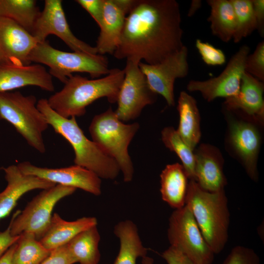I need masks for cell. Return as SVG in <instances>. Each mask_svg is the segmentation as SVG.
Instances as JSON below:
<instances>
[{
  "label": "cell",
  "mask_w": 264,
  "mask_h": 264,
  "mask_svg": "<svg viewBox=\"0 0 264 264\" xmlns=\"http://www.w3.org/2000/svg\"><path fill=\"white\" fill-rule=\"evenodd\" d=\"M183 34L176 0H135L113 55L117 59L156 64L183 47Z\"/></svg>",
  "instance_id": "1"
},
{
  "label": "cell",
  "mask_w": 264,
  "mask_h": 264,
  "mask_svg": "<svg viewBox=\"0 0 264 264\" xmlns=\"http://www.w3.org/2000/svg\"><path fill=\"white\" fill-rule=\"evenodd\" d=\"M124 78L123 69L116 68L110 69L105 76L91 80L72 75L60 91L47 99V102L65 118L82 116L87 107L99 98L106 97L110 103H116Z\"/></svg>",
  "instance_id": "2"
},
{
  "label": "cell",
  "mask_w": 264,
  "mask_h": 264,
  "mask_svg": "<svg viewBox=\"0 0 264 264\" xmlns=\"http://www.w3.org/2000/svg\"><path fill=\"white\" fill-rule=\"evenodd\" d=\"M37 107L48 125L72 146L75 154V165L91 171L100 178L113 180L116 178L120 171L116 162L87 137L75 117L67 118L60 115L49 106L47 99L38 100Z\"/></svg>",
  "instance_id": "3"
},
{
  "label": "cell",
  "mask_w": 264,
  "mask_h": 264,
  "mask_svg": "<svg viewBox=\"0 0 264 264\" xmlns=\"http://www.w3.org/2000/svg\"><path fill=\"white\" fill-rule=\"evenodd\" d=\"M224 190L210 192L189 180L186 203L190 208L207 244L215 254L220 253L228 239L230 212Z\"/></svg>",
  "instance_id": "4"
},
{
  "label": "cell",
  "mask_w": 264,
  "mask_h": 264,
  "mask_svg": "<svg viewBox=\"0 0 264 264\" xmlns=\"http://www.w3.org/2000/svg\"><path fill=\"white\" fill-rule=\"evenodd\" d=\"M139 128L138 123L124 124L111 107L95 115L89 126L92 140L116 162L126 182L133 178L134 168L128 147Z\"/></svg>",
  "instance_id": "5"
},
{
  "label": "cell",
  "mask_w": 264,
  "mask_h": 264,
  "mask_svg": "<svg viewBox=\"0 0 264 264\" xmlns=\"http://www.w3.org/2000/svg\"><path fill=\"white\" fill-rule=\"evenodd\" d=\"M29 61L47 66L52 77L64 84L74 73H87L94 79L106 75L110 71L108 59L104 55L63 51L54 48L46 41L37 43Z\"/></svg>",
  "instance_id": "6"
},
{
  "label": "cell",
  "mask_w": 264,
  "mask_h": 264,
  "mask_svg": "<svg viewBox=\"0 0 264 264\" xmlns=\"http://www.w3.org/2000/svg\"><path fill=\"white\" fill-rule=\"evenodd\" d=\"M37 103L34 95L0 92V119L11 124L30 146L43 154L46 152L43 133L49 125Z\"/></svg>",
  "instance_id": "7"
},
{
  "label": "cell",
  "mask_w": 264,
  "mask_h": 264,
  "mask_svg": "<svg viewBox=\"0 0 264 264\" xmlns=\"http://www.w3.org/2000/svg\"><path fill=\"white\" fill-rule=\"evenodd\" d=\"M76 190L60 184L42 190L22 211L17 210L13 215L10 221L11 235L18 236L24 232H30L39 241L50 225L55 205L64 198L73 194Z\"/></svg>",
  "instance_id": "8"
},
{
  "label": "cell",
  "mask_w": 264,
  "mask_h": 264,
  "mask_svg": "<svg viewBox=\"0 0 264 264\" xmlns=\"http://www.w3.org/2000/svg\"><path fill=\"white\" fill-rule=\"evenodd\" d=\"M168 239L193 264H212L215 254L204 239L189 207L175 209L169 219Z\"/></svg>",
  "instance_id": "9"
},
{
  "label": "cell",
  "mask_w": 264,
  "mask_h": 264,
  "mask_svg": "<svg viewBox=\"0 0 264 264\" xmlns=\"http://www.w3.org/2000/svg\"><path fill=\"white\" fill-rule=\"evenodd\" d=\"M126 61L123 69L124 78L117 101L118 106L114 111L123 122L137 118L146 106L155 102L157 95L150 88L139 68L140 62Z\"/></svg>",
  "instance_id": "10"
},
{
  "label": "cell",
  "mask_w": 264,
  "mask_h": 264,
  "mask_svg": "<svg viewBox=\"0 0 264 264\" xmlns=\"http://www.w3.org/2000/svg\"><path fill=\"white\" fill-rule=\"evenodd\" d=\"M250 50L246 44L241 46L219 75L203 81L191 80L187 83V89L199 92L208 102L219 97L226 99L236 95L240 88L245 60Z\"/></svg>",
  "instance_id": "11"
},
{
  "label": "cell",
  "mask_w": 264,
  "mask_h": 264,
  "mask_svg": "<svg viewBox=\"0 0 264 264\" xmlns=\"http://www.w3.org/2000/svg\"><path fill=\"white\" fill-rule=\"evenodd\" d=\"M188 49L184 45L176 53L161 62L150 65L140 62L139 66L145 76L151 89L161 95L169 106L175 104L174 88L176 79L183 78L189 73Z\"/></svg>",
  "instance_id": "12"
},
{
  "label": "cell",
  "mask_w": 264,
  "mask_h": 264,
  "mask_svg": "<svg viewBox=\"0 0 264 264\" xmlns=\"http://www.w3.org/2000/svg\"><path fill=\"white\" fill-rule=\"evenodd\" d=\"M31 34L38 43L46 41L50 35H54L73 51L93 55L98 54L95 46L79 39L72 32L61 0L44 1V9L40 13Z\"/></svg>",
  "instance_id": "13"
},
{
  "label": "cell",
  "mask_w": 264,
  "mask_h": 264,
  "mask_svg": "<svg viewBox=\"0 0 264 264\" xmlns=\"http://www.w3.org/2000/svg\"><path fill=\"white\" fill-rule=\"evenodd\" d=\"M25 175L66 186L79 188L95 196L101 194V180L91 171L75 165L67 167L49 168L35 166L28 161L17 164Z\"/></svg>",
  "instance_id": "14"
},
{
  "label": "cell",
  "mask_w": 264,
  "mask_h": 264,
  "mask_svg": "<svg viewBox=\"0 0 264 264\" xmlns=\"http://www.w3.org/2000/svg\"><path fill=\"white\" fill-rule=\"evenodd\" d=\"M37 41L13 20L0 17V64L27 65L29 55Z\"/></svg>",
  "instance_id": "15"
},
{
  "label": "cell",
  "mask_w": 264,
  "mask_h": 264,
  "mask_svg": "<svg viewBox=\"0 0 264 264\" xmlns=\"http://www.w3.org/2000/svg\"><path fill=\"white\" fill-rule=\"evenodd\" d=\"M135 0H104L100 33L95 46L97 53L113 55L120 41L126 17Z\"/></svg>",
  "instance_id": "16"
},
{
  "label": "cell",
  "mask_w": 264,
  "mask_h": 264,
  "mask_svg": "<svg viewBox=\"0 0 264 264\" xmlns=\"http://www.w3.org/2000/svg\"><path fill=\"white\" fill-rule=\"evenodd\" d=\"M28 86L49 92L55 89L52 76L42 65L0 64V92L11 91Z\"/></svg>",
  "instance_id": "17"
},
{
  "label": "cell",
  "mask_w": 264,
  "mask_h": 264,
  "mask_svg": "<svg viewBox=\"0 0 264 264\" xmlns=\"http://www.w3.org/2000/svg\"><path fill=\"white\" fill-rule=\"evenodd\" d=\"M2 169L7 185L0 192V221L9 215L25 193L35 189H46L56 185L38 177L24 174L17 165H11Z\"/></svg>",
  "instance_id": "18"
},
{
  "label": "cell",
  "mask_w": 264,
  "mask_h": 264,
  "mask_svg": "<svg viewBox=\"0 0 264 264\" xmlns=\"http://www.w3.org/2000/svg\"><path fill=\"white\" fill-rule=\"evenodd\" d=\"M229 139L242 159L247 174L252 180L257 181V162L261 145V136L257 128L249 122L231 120Z\"/></svg>",
  "instance_id": "19"
},
{
  "label": "cell",
  "mask_w": 264,
  "mask_h": 264,
  "mask_svg": "<svg viewBox=\"0 0 264 264\" xmlns=\"http://www.w3.org/2000/svg\"><path fill=\"white\" fill-rule=\"evenodd\" d=\"M264 82L244 72L238 93L226 98V110L238 111L255 121L262 123L264 117Z\"/></svg>",
  "instance_id": "20"
},
{
  "label": "cell",
  "mask_w": 264,
  "mask_h": 264,
  "mask_svg": "<svg viewBox=\"0 0 264 264\" xmlns=\"http://www.w3.org/2000/svg\"><path fill=\"white\" fill-rule=\"evenodd\" d=\"M194 155L195 181L199 187L210 192L224 190L227 179L220 152L211 145L202 144Z\"/></svg>",
  "instance_id": "21"
},
{
  "label": "cell",
  "mask_w": 264,
  "mask_h": 264,
  "mask_svg": "<svg viewBox=\"0 0 264 264\" xmlns=\"http://www.w3.org/2000/svg\"><path fill=\"white\" fill-rule=\"evenodd\" d=\"M97 225V220L93 217H84L75 220L67 221L54 213L46 232L39 242L51 251L66 244L81 232Z\"/></svg>",
  "instance_id": "22"
},
{
  "label": "cell",
  "mask_w": 264,
  "mask_h": 264,
  "mask_svg": "<svg viewBox=\"0 0 264 264\" xmlns=\"http://www.w3.org/2000/svg\"><path fill=\"white\" fill-rule=\"evenodd\" d=\"M160 177L162 200L175 209L183 207L189 179L182 164L176 163L167 165Z\"/></svg>",
  "instance_id": "23"
},
{
  "label": "cell",
  "mask_w": 264,
  "mask_h": 264,
  "mask_svg": "<svg viewBox=\"0 0 264 264\" xmlns=\"http://www.w3.org/2000/svg\"><path fill=\"white\" fill-rule=\"evenodd\" d=\"M120 247L113 264H136L139 257L146 256L148 249L144 246L136 224L131 220L121 221L114 227Z\"/></svg>",
  "instance_id": "24"
},
{
  "label": "cell",
  "mask_w": 264,
  "mask_h": 264,
  "mask_svg": "<svg viewBox=\"0 0 264 264\" xmlns=\"http://www.w3.org/2000/svg\"><path fill=\"white\" fill-rule=\"evenodd\" d=\"M177 110L179 116L178 133L194 150L201 136L200 115L196 99L185 91L180 92Z\"/></svg>",
  "instance_id": "25"
},
{
  "label": "cell",
  "mask_w": 264,
  "mask_h": 264,
  "mask_svg": "<svg viewBox=\"0 0 264 264\" xmlns=\"http://www.w3.org/2000/svg\"><path fill=\"white\" fill-rule=\"evenodd\" d=\"M210 7L207 21L212 34L222 42L233 39L236 27V15L230 0H207Z\"/></svg>",
  "instance_id": "26"
},
{
  "label": "cell",
  "mask_w": 264,
  "mask_h": 264,
  "mask_svg": "<svg viewBox=\"0 0 264 264\" xmlns=\"http://www.w3.org/2000/svg\"><path fill=\"white\" fill-rule=\"evenodd\" d=\"M100 239L97 225H94L78 234L66 245L76 263L98 264L101 258L98 247Z\"/></svg>",
  "instance_id": "27"
},
{
  "label": "cell",
  "mask_w": 264,
  "mask_h": 264,
  "mask_svg": "<svg viewBox=\"0 0 264 264\" xmlns=\"http://www.w3.org/2000/svg\"><path fill=\"white\" fill-rule=\"evenodd\" d=\"M40 12L34 0H0V17L13 20L31 34Z\"/></svg>",
  "instance_id": "28"
},
{
  "label": "cell",
  "mask_w": 264,
  "mask_h": 264,
  "mask_svg": "<svg viewBox=\"0 0 264 264\" xmlns=\"http://www.w3.org/2000/svg\"><path fill=\"white\" fill-rule=\"evenodd\" d=\"M51 251L45 248L35 236L24 232L16 242L12 258V264H41Z\"/></svg>",
  "instance_id": "29"
},
{
  "label": "cell",
  "mask_w": 264,
  "mask_h": 264,
  "mask_svg": "<svg viewBox=\"0 0 264 264\" xmlns=\"http://www.w3.org/2000/svg\"><path fill=\"white\" fill-rule=\"evenodd\" d=\"M162 140L165 146L175 152L182 162L189 180L195 181V155L192 150L172 127L164 128L161 132Z\"/></svg>",
  "instance_id": "30"
},
{
  "label": "cell",
  "mask_w": 264,
  "mask_h": 264,
  "mask_svg": "<svg viewBox=\"0 0 264 264\" xmlns=\"http://www.w3.org/2000/svg\"><path fill=\"white\" fill-rule=\"evenodd\" d=\"M236 15V27L233 38L235 43H240L257 29L252 0H230Z\"/></svg>",
  "instance_id": "31"
},
{
  "label": "cell",
  "mask_w": 264,
  "mask_h": 264,
  "mask_svg": "<svg viewBox=\"0 0 264 264\" xmlns=\"http://www.w3.org/2000/svg\"><path fill=\"white\" fill-rule=\"evenodd\" d=\"M245 72L258 80L264 81V41L260 42L254 52L248 54L245 62Z\"/></svg>",
  "instance_id": "32"
},
{
  "label": "cell",
  "mask_w": 264,
  "mask_h": 264,
  "mask_svg": "<svg viewBox=\"0 0 264 264\" xmlns=\"http://www.w3.org/2000/svg\"><path fill=\"white\" fill-rule=\"evenodd\" d=\"M222 264H261L257 253L252 249L242 245L234 247Z\"/></svg>",
  "instance_id": "33"
},
{
  "label": "cell",
  "mask_w": 264,
  "mask_h": 264,
  "mask_svg": "<svg viewBox=\"0 0 264 264\" xmlns=\"http://www.w3.org/2000/svg\"><path fill=\"white\" fill-rule=\"evenodd\" d=\"M195 46L203 61L209 66H221L226 62L224 52L211 44L197 39Z\"/></svg>",
  "instance_id": "34"
},
{
  "label": "cell",
  "mask_w": 264,
  "mask_h": 264,
  "mask_svg": "<svg viewBox=\"0 0 264 264\" xmlns=\"http://www.w3.org/2000/svg\"><path fill=\"white\" fill-rule=\"evenodd\" d=\"M167 264H193L182 253L175 247L170 246L161 254ZM153 258L145 256L142 258V264H153Z\"/></svg>",
  "instance_id": "35"
},
{
  "label": "cell",
  "mask_w": 264,
  "mask_h": 264,
  "mask_svg": "<svg viewBox=\"0 0 264 264\" xmlns=\"http://www.w3.org/2000/svg\"><path fill=\"white\" fill-rule=\"evenodd\" d=\"M76 263L66 245L51 251L49 256L41 264H74Z\"/></svg>",
  "instance_id": "36"
},
{
  "label": "cell",
  "mask_w": 264,
  "mask_h": 264,
  "mask_svg": "<svg viewBox=\"0 0 264 264\" xmlns=\"http://www.w3.org/2000/svg\"><path fill=\"white\" fill-rule=\"evenodd\" d=\"M76 2L90 14L99 26L102 19L104 0H77Z\"/></svg>",
  "instance_id": "37"
},
{
  "label": "cell",
  "mask_w": 264,
  "mask_h": 264,
  "mask_svg": "<svg viewBox=\"0 0 264 264\" xmlns=\"http://www.w3.org/2000/svg\"><path fill=\"white\" fill-rule=\"evenodd\" d=\"M257 30L261 37H264V0H252Z\"/></svg>",
  "instance_id": "38"
},
{
  "label": "cell",
  "mask_w": 264,
  "mask_h": 264,
  "mask_svg": "<svg viewBox=\"0 0 264 264\" xmlns=\"http://www.w3.org/2000/svg\"><path fill=\"white\" fill-rule=\"evenodd\" d=\"M19 236H13L10 233V223L6 229L0 231V258L7 249L18 241Z\"/></svg>",
  "instance_id": "39"
},
{
  "label": "cell",
  "mask_w": 264,
  "mask_h": 264,
  "mask_svg": "<svg viewBox=\"0 0 264 264\" xmlns=\"http://www.w3.org/2000/svg\"><path fill=\"white\" fill-rule=\"evenodd\" d=\"M16 246V242L11 245L0 258V264H12L13 253Z\"/></svg>",
  "instance_id": "40"
},
{
  "label": "cell",
  "mask_w": 264,
  "mask_h": 264,
  "mask_svg": "<svg viewBox=\"0 0 264 264\" xmlns=\"http://www.w3.org/2000/svg\"><path fill=\"white\" fill-rule=\"evenodd\" d=\"M202 2L200 0H192L187 12V16L191 17L200 8Z\"/></svg>",
  "instance_id": "41"
},
{
  "label": "cell",
  "mask_w": 264,
  "mask_h": 264,
  "mask_svg": "<svg viewBox=\"0 0 264 264\" xmlns=\"http://www.w3.org/2000/svg\"><path fill=\"white\" fill-rule=\"evenodd\" d=\"M1 63L0 60V64Z\"/></svg>",
  "instance_id": "42"
}]
</instances>
